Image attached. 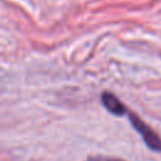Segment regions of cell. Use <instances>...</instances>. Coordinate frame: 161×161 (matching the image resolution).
Instances as JSON below:
<instances>
[{
    "instance_id": "1",
    "label": "cell",
    "mask_w": 161,
    "mask_h": 161,
    "mask_svg": "<svg viewBox=\"0 0 161 161\" xmlns=\"http://www.w3.org/2000/svg\"><path fill=\"white\" fill-rule=\"evenodd\" d=\"M127 114H128L130 122L132 123L133 128L141 135L145 143L155 151H161V138L156 135V132L150 126H147L137 114H135L132 112H127Z\"/></svg>"
},
{
    "instance_id": "3",
    "label": "cell",
    "mask_w": 161,
    "mask_h": 161,
    "mask_svg": "<svg viewBox=\"0 0 161 161\" xmlns=\"http://www.w3.org/2000/svg\"><path fill=\"white\" fill-rule=\"evenodd\" d=\"M86 161H123L121 158H114V157H106V156H97V157H89Z\"/></svg>"
},
{
    "instance_id": "2",
    "label": "cell",
    "mask_w": 161,
    "mask_h": 161,
    "mask_svg": "<svg viewBox=\"0 0 161 161\" xmlns=\"http://www.w3.org/2000/svg\"><path fill=\"white\" fill-rule=\"evenodd\" d=\"M101 101H102L103 106L106 107V109L114 116H123V114H127V112H128L126 106L113 93L103 92L101 96Z\"/></svg>"
}]
</instances>
